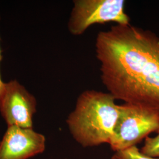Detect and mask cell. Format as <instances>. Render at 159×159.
<instances>
[{"mask_svg": "<svg viewBox=\"0 0 159 159\" xmlns=\"http://www.w3.org/2000/svg\"><path fill=\"white\" fill-rule=\"evenodd\" d=\"M95 47L102 84L116 100L159 110V37L116 24L97 34Z\"/></svg>", "mask_w": 159, "mask_h": 159, "instance_id": "cell-1", "label": "cell"}, {"mask_svg": "<svg viewBox=\"0 0 159 159\" xmlns=\"http://www.w3.org/2000/svg\"><path fill=\"white\" fill-rule=\"evenodd\" d=\"M116 100L108 92L89 90L80 94L66 120L76 142L84 148L109 144L119 113Z\"/></svg>", "mask_w": 159, "mask_h": 159, "instance_id": "cell-2", "label": "cell"}, {"mask_svg": "<svg viewBox=\"0 0 159 159\" xmlns=\"http://www.w3.org/2000/svg\"><path fill=\"white\" fill-rule=\"evenodd\" d=\"M159 129V110L145 105L125 102L119 105V113L109 143L117 152L136 146L143 139Z\"/></svg>", "mask_w": 159, "mask_h": 159, "instance_id": "cell-3", "label": "cell"}, {"mask_svg": "<svg viewBox=\"0 0 159 159\" xmlns=\"http://www.w3.org/2000/svg\"><path fill=\"white\" fill-rule=\"evenodd\" d=\"M73 4L68 29L74 35L84 34L96 24H130V17L125 12V0H75Z\"/></svg>", "mask_w": 159, "mask_h": 159, "instance_id": "cell-4", "label": "cell"}, {"mask_svg": "<svg viewBox=\"0 0 159 159\" xmlns=\"http://www.w3.org/2000/svg\"><path fill=\"white\" fill-rule=\"evenodd\" d=\"M37 102L16 80L5 83L0 99V112L8 126L33 129Z\"/></svg>", "mask_w": 159, "mask_h": 159, "instance_id": "cell-5", "label": "cell"}, {"mask_svg": "<svg viewBox=\"0 0 159 159\" xmlns=\"http://www.w3.org/2000/svg\"><path fill=\"white\" fill-rule=\"evenodd\" d=\"M45 148V137L33 129L8 126L0 142V159H28Z\"/></svg>", "mask_w": 159, "mask_h": 159, "instance_id": "cell-6", "label": "cell"}, {"mask_svg": "<svg viewBox=\"0 0 159 159\" xmlns=\"http://www.w3.org/2000/svg\"><path fill=\"white\" fill-rule=\"evenodd\" d=\"M111 159H159L142 153L137 146L115 152Z\"/></svg>", "mask_w": 159, "mask_h": 159, "instance_id": "cell-7", "label": "cell"}, {"mask_svg": "<svg viewBox=\"0 0 159 159\" xmlns=\"http://www.w3.org/2000/svg\"><path fill=\"white\" fill-rule=\"evenodd\" d=\"M156 133V136L146 138L144 146L140 151L142 153L148 156L159 158V129Z\"/></svg>", "mask_w": 159, "mask_h": 159, "instance_id": "cell-8", "label": "cell"}, {"mask_svg": "<svg viewBox=\"0 0 159 159\" xmlns=\"http://www.w3.org/2000/svg\"><path fill=\"white\" fill-rule=\"evenodd\" d=\"M1 59H2V55H1V48H0V62L1 61ZM4 84H5V83H4L2 80L1 76V73H0V99H1V97L2 96V92H3L4 87Z\"/></svg>", "mask_w": 159, "mask_h": 159, "instance_id": "cell-9", "label": "cell"}]
</instances>
